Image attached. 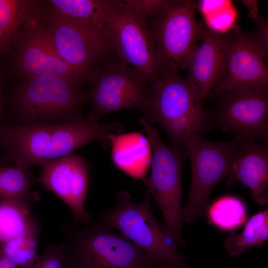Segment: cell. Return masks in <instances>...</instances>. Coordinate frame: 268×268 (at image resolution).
Instances as JSON below:
<instances>
[{
	"instance_id": "obj_1",
	"label": "cell",
	"mask_w": 268,
	"mask_h": 268,
	"mask_svg": "<svg viewBox=\"0 0 268 268\" xmlns=\"http://www.w3.org/2000/svg\"><path fill=\"white\" fill-rule=\"evenodd\" d=\"M124 131L116 121L101 124L84 118L64 122L20 124L3 123L0 145L4 157L28 172L30 168L71 154L92 142L110 145L107 135Z\"/></svg>"
},
{
	"instance_id": "obj_2",
	"label": "cell",
	"mask_w": 268,
	"mask_h": 268,
	"mask_svg": "<svg viewBox=\"0 0 268 268\" xmlns=\"http://www.w3.org/2000/svg\"><path fill=\"white\" fill-rule=\"evenodd\" d=\"M150 84L151 99L144 118L163 128L173 147L186 152L185 143L190 135L211 127L212 113L204 107L199 91L178 71H165Z\"/></svg>"
},
{
	"instance_id": "obj_3",
	"label": "cell",
	"mask_w": 268,
	"mask_h": 268,
	"mask_svg": "<svg viewBox=\"0 0 268 268\" xmlns=\"http://www.w3.org/2000/svg\"><path fill=\"white\" fill-rule=\"evenodd\" d=\"M86 93L82 85L59 76L20 78L6 100L8 114L14 120L10 122L28 124L82 118Z\"/></svg>"
},
{
	"instance_id": "obj_4",
	"label": "cell",
	"mask_w": 268,
	"mask_h": 268,
	"mask_svg": "<svg viewBox=\"0 0 268 268\" xmlns=\"http://www.w3.org/2000/svg\"><path fill=\"white\" fill-rule=\"evenodd\" d=\"M152 197L146 191L143 200L134 202L127 191H120L116 203L101 215V221L140 248L161 268H190L185 256L173 244L165 226L153 214Z\"/></svg>"
},
{
	"instance_id": "obj_5",
	"label": "cell",
	"mask_w": 268,
	"mask_h": 268,
	"mask_svg": "<svg viewBox=\"0 0 268 268\" xmlns=\"http://www.w3.org/2000/svg\"><path fill=\"white\" fill-rule=\"evenodd\" d=\"M151 146V173L143 183L160 209L165 226L176 248L186 246L182 231L181 172L185 152L167 146L145 118L139 120Z\"/></svg>"
},
{
	"instance_id": "obj_6",
	"label": "cell",
	"mask_w": 268,
	"mask_h": 268,
	"mask_svg": "<svg viewBox=\"0 0 268 268\" xmlns=\"http://www.w3.org/2000/svg\"><path fill=\"white\" fill-rule=\"evenodd\" d=\"M39 2L43 22L56 51L68 65L90 76L110 62L122 61L113 48L106 28L72 19L43 0Z\"/></svg>"
},
{
	"instance_id": "obj_7",
	"label": "cell",
	"mask_w": 268,
	"mask_h": 268,
	"mask_svg": "<svg viewBox=\"0 0 268 268\" xmlns=\"http://www.w3.org/2000/svg\"><path fill=\"white\" fill-rule=\"evenodd\" d=\"M86 225L82 229H66L68 241L65 252L68 268L158 267L134 244L101 220H92Z\"/></svg>"
},
{
	"instance_id": "obj_8",
	"label": "cell",
	"mask_w": 268,
	"mask_h": 268,
	"mask_svg": "<svg viewBox=\"0 0 268 268\" xmlns=\"http://www.w3.org/2000/svg\"><path fill=\"white\" fill-rule=\"evenodd\" d=\"M87 119L99 122L109 112L139 109L146 112L151 99L150 82L122 61L110 62L89 76Z\"/></svg>"
},
{
	"instance_id": "obj_9",
	"label": "cell",
	"mask_w": 268,
	"mask_h": 268,
	"mask_svg": "<svg viewBox=\"0 0 268 268\" xmlns=\"http://www.w3.org/2000/svg\"><path fill=\"white\" fill-rule=\"evenodd\" d=\"M104 20L118 57L151 82L162 73L145 18L122 0H104Z\"/></svg>"
},
{
	"instance_id": "obj_10",
	"label": "cell",
	"mask_w": 268,
	"mask_h": 268,
	"mask_svg": "<svg viewBox=\"0 0 268 268\" xmlns=\"http://www.w3.org/2000/svg\"><path fill=\"white\" fill-rule=\"evenodd\" d=\"M238 141L237 137L228 142L210 141L197 133L186 139L192 176L188 200L182 209L183 222L192 223L203 215L212 190L228 175Z\"/></svg>"
},
{
	"instance_id": "obj_11",
	"label": "cell",
	"mask_w": 268,
	"mask_h": 268,
	"mask_svg": "<svg viewBox=\"0 0 268 268\" xmlns=\"http://www.w3.org/2000/svg\"><path fill=\"white\" fill-rule=\"evenodd\" d=\"M12 67L20 78L53 75L82 85L89 76L64 61L57 53L51 37L38 12L22 27L13 40Z\"/></svg>"
},
{
	"instance_id": "obj_12",
	"label": "cell",
	"mask_w": 268,
	"mask_h": 268,
	"mask_svg": "<svg viewBox=\"0 0 268 268\" xmlns=\"http://www.w3.org/2000/svg\"><path fill=\"white\" fill-rule=\"evenodd\" d=\"M197 6L194 0H174L154 17L150 29L162 73L186 69L199 40L200 25L195 16Z\"/></svg>"
},
{
	"instance_id": "obj_13",
	"label": "cell",
	"mask_w": 268,
	"mask_h": 268,
	"mask_svg": "<svg viewBox=\"0 0 268 268\" xmlns=\"http://www.w3.org/2000/svg\"><path fill=\"white\" fill-rule=\"evenodd\" d=\"M212 120L236 137L268 139V86L240 88L217 97Z\"/></svg>"
},
{
	"instance_id": "obj_14",
	"label": "cell",
	"mask_w": 268,
	"mask_h": 268,
	"mask_svg": "<svg viewBox=\"0 0 268 268\" xmlns=\"http://www.w3.org/2000/svg\"><path fill=\"white\" fill-rule=\"evenodd\" d=\"M37 181L61 199L71 210L76 221L87 224L92 219L84 207L89 168L84 158L69 154L42 166Z\"/></svg>"
},
{
	"instance_id": "obj_15",
	"label": "cell",
	"mask_w": 268,
	"mask_h": 268,
	"mask_svg": "<svg viewBox=\"0 0 268 268\" xmlns=\"http://www.w3.org/2000/svg\"><path fill=\"white\" fill-rule=\"evenodd\" d=\"M228 36L225 71L209 95L213 99L240 88L268 86L267 60L249 36L238 30Z\"/></svg>"
},
{
	"instance_id": "obj_16",
	"label": "cell",
	"mask_w": 268,
	"mask_h": 268,
	"mask_svg": "<svg viewBox=\"0 0 268 268\" xmlns=\"http://www.w3.org/2000/svg\"><path fill=\"white\" fill-rule=\"evenodd\" d=\"M199 41L191 55L186 69L187 80L204 99L224 76L228 36L209 29L200 23Z\"/></svg>"
},
{
	"instance_id": "obj_17",
	"label": "cell",
	"mask_w": 268,
	"mask_h": 268,
	"mask_svg": "<svg viewBox=\"0 0 268 268\" xmlns=\"http://www.w3.org/2000/svg\"><path fill=\"white\" fill-rule=\"evenodd\" d=\"M231 161L226 186L240 182L252 191V199L263 205L268 202V149L262 142L239 137Z\"/></svg>"
},
{
	"instance_id": "obj_18",
	"label": "cell",
	"mask_w": 268,
	"mask_h": 268,
	"mask_svg": "<svg viewBox=\"0 0 268 268\" xmlns=\"http://www.w3.org/2000/svg\"><path fill=\"white\" fill-rule=\"evenodd\" d=\"M114 165L134 179L143 181L151 165L152 151L147 137L140 133L107 135Z\"/></svg>"
},
{
	"instance_id": "obj_19",
	"label": "cell",
	"mask_w": 268,
	"mask_h": 268,
	"mask_svg": "<svg viewBox=\"0 0 268 268\" xmlns=\"http://www.w3.org/2000/svg\"><path fill=\"white\" fill-rule=\"evenodd\" d=\"M40 9L39 0H0V35L8 46Z\"/></svg>"
},
{
	"instance_id": "obj_20",
	"label": "cell",
	"mask_w": 268,
	"mask_h": 268,
	"mask_svg": "<svg viewBox=\"0 0 268 268\" xmlns=\"http://www.w3.org/2000/svg\"><path fill=\"white\" fill-rule=\"evenodd\" d=\"M268 239V210L253 215L245 222L240 233L231 232L224 241V247L231 257H236L246 250L261 246Z\"/></svg>"
},
{
	"instance_id": "obj_21",
	"label": "cell",
	"mask_w": 268,
	"mask_h": 268,
	"mask_svg": "<svg viewBox=\"0 0 268 268\" xmlns=\"http://www.w3.org/2000/svg\"><path fill=\"white\" fill-rule=\"evenodd\" d=\"M29 172L18 167L0 166V201H10L30 207L40 199L30 190Z\"/></svg>"
},
{
	"instance_id": "obj_22",
	"label": "cell",
	"mask_w": 268,
	"mask_h": 268,
	"mask_svg": "<svg viewBox=\"0 0 268 268\" xmlns=\"http://www.w3.org/2000/svg\"><path fill=\"white\" fill-rule=\"evenodd\" d=\"M30 207L10 201H0V243L19 237L40 226Z\"/></svg>"
},
{
	"instance_id": "obj_23",
	"label": "cell",
	"mask_w": 268,
	"mask_h": 268,
	"mask_svg": "<svg viewBox=\"0 0 268 268\" xmlns=\"http://www.w3.org/2000/svg\"><path fill=\"white\" fill-rule=\"evenodd\" d=\"M48 6L72 19L106 28L103 0H43Z\"/></svg>"
},
{
	"instance_id": "obj_24",
	"label": "cell",
	"mask_w": 268,
	"mask_h": 268,
	"mask_svg": "<svg viewBox=\"0 0 268 268\" xmlns=\"http://www.w3.org/2000/svg\"><path fill=\"white\" fill-rule=\"evenodd\" d=\"M207 216L210 223L218 228L234 230L247 221V210L240 199L227 196L217 199L209 206Z\"/></svg>"
},
{
	"instance_id": "obj_25",
	"label": "cell",
	"mask_w": 268,
	"mask_h": 268,
	"mask_svg": "<svg viewBox=\"0 0 268 268\" xmlns=\"http://www.w3.org/2000/svg\"><path fill=\"white\" fill-rule=\"evenodd\" d=\"M40 226L0 244L2 253L24 268L33 264L38 255L36 248Z\"/></svg>"
},
{
	"instance_id": "obj_26",
	"label": "cell",
	"mask_w": 268,
	"mask_h": 268,
	"mask_svg": "<svg viewBox=\"0 0 268 268\" xmlns=\"http://www.w3.org/2000/svg\"><path fill=\"white\" fill-rule=\"evenodd\" d=\"M197 5L204 17L205 24L211 30L225 34L234 26L236 12L230 1L201 0Z\"/></svg>"
},
{
	"instance_id": "obj_27",
	"label": "cell",
	"mask_w": 268,
	"mask_h": 268,
	"mask_svg": "<svg viewBox=\"0 0 268 268\" xmlns=\"http://www.w3.org/2000/svg\"><path fill=\"white\" fill-rule=\"evenodd\" d=\"M24 268H68L65 244L48 246L33 264Z\"/></svg>"
},
{
	"instance_id": "obj_28",
	"label": "cell",
	"mask_w": 268,
	"mask_h": 268,
	"mask_svg": "<svg viewBox=\"0 0 268 268\" xmlns=\"http://www.w3.org/2000/svg\"><path fill=\"white\" fill-rule=\"evenodd\" d=\"M174 0H122L123 3L146 18L155 17Z\"/></svg>"
},
{
	"instance_id": "obj_29",
	"label": "cell",
	"mask_w": 268,
	"mask_h": 268,
	"mask_svg": "<svg viewBox=\"0 0 268 268\" xmlns=\"http://www.w3.org/2000/svg\"><path fill=\"white\" fill-rule=\"evenodd\" d=\"M256 20V27L251 36L249 37L267 61L268 55V22L261 15Z\"/></svg>"
},
{
	"instance_id": "obj_30",
	"label": "cell",
	"mask_w": 268,
	"mask_h": 268,
	"mask_svg": "<svg viewBox=\"0 0 268 268\" xmlns=\"http://www.w3.org/2000/svg\"><path fill=\"white\" fill-rule=\"evenodd\" d=\"M5 76L4 73L0 70V130L3 123L4 117V86ZM4 158L0 156V166H2Z\"/></svg>"
},
{
	"instance_id": "obj_31",
	"label": "cell",
	"mask_w": 268,
	"mask_h": 268,
	"mask_svg": "<svg viewBox=\"0 0 268 268\" xmlns=\"http://www.w3.org/2000/svg\"><path fill=\"white\" fill-rule=\"evenodd\" d=\"M242 2L248 9L251 18L256 20L261 15L258 9V3L257 0H242Z\"/></svg>"
},
{
	"instance_id": "obj_32",
	"label": "cell",
	"mask_w": 268,
	"mask_h": 268,
	"mask_svg": "<svg viewBox=\"0 0 268 268\" xmlns=\"http://www.w3.org/2000/svg\"><path fill=\"white\" fill-rule=\"evenodd\" d=\"M0 268H21L6 256L0 249Z\"/></svg>"
},
{
	"instance_id": "obj_33",
	"label": "cell",
	"mask_w": 268,
	"mask_h": 268,
	"mask_svg": "<svg viewBox=\"0 0 268 268\" xmlns=\"http://www.w3.org/2000/svg\"><path fill=\"white\" fill-rule=\"evenodd\" d=\"M7 51H8V46L0 35V55Z\"/></svg>"
},
{
	"instance_id": "obj_34",
	"label": "cell",
	"mask_w": 268,
	"mask_h": 268,
	"mask_svg": "<svg viewBox=\"0 0 268 268\" xmlns=\"http://www.w3.org/2000/svg\"><path fill=\"white\" fill-rule=\"evenodd\" d=\"M128 268H149V267H142V266H132L129 267Z\"/></svg>"
},
{
	"instance_id": "obj_35",
	"label": "cell",
	"mask_w": 268,
	"mask_h": 268,
	"mask_svg": "<svg viewBox=\"0 0 268 268\" xmlns=\"http://www.w3.org/2000/svg\"></svg>"
}]
</instances>
